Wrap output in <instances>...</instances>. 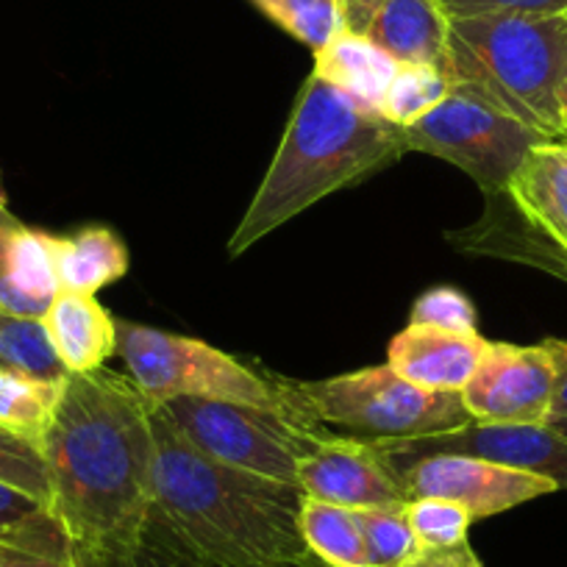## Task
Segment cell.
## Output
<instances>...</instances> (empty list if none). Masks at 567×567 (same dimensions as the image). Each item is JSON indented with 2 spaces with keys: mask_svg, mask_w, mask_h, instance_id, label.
I'll return each instance as SVG.
<instances>
[{
  "mask_svg": "<svg viewBox=\"0 0 567 567\" xmlns=\"http://www.w3.org/2000/svg\"><path fill=\"white\" fill-rule=\"evenodd\" d=\"M154 401L131 375L70 373L40 451L51 482L48 512L79 559L120 567L154 506Z\"/></svg>",
  "mask_w": 567,
  "mask_h": 567,
  "instance_id": "obj_1",
  "label": "cell"
},
{
  "mask_svg": "<svg viewBox=\"0 0 567 567\" xmlns=\"http://www.w3.org/2000/svg\"><path fill=\"white\" fill-rule=\"evenodd\" d=\"M151 420L156 526L220 567H301L312 556L301 537V489L209 460L156 401Z\"/></svg>",
  "mask_w": 567,
  "mask_h": 567,
  "instance_id": "obj_2",
  "label": "cell"
},
{
  "mask_svg": "<svg viewBox=\"0 0 567 567\" xmlns=\"http://www.w3.org/2000/svg\"><path fill=\"white\" fill-rule=\"evenodd\" d=\"M403 151V128L312 73L298 92L254 200L231 234L228 254H245L303 209L390 165Z\"/></svg>",
  "mask_w": 567,
  "mask_h": 567,
  "instance_id": "obj_3",
  "label": "cell"
},
{
  "mask_svg": "<svg viewBox=\"0 0 567 567\" xmlns=\"http://www.w3.org/2000/svg\"><path fill=\"white\" fill-rule=\"evenodd\" d=\"M445 73L545 140L567 136V14L451 18Z\"/></svg>",
  "mask_w": 567,
  "mask_h": 567,
  "instance_id": "obj_4",
  "label": "cell"
},
{
  "mask_svg": "<svg viewBox=\"0 0 567 567\" xmlns=\"http://www.w3.org/2000/svg\"><path fill=\"white\" fill-rule=\"evenodd\" d=\"M281 390L298 417L370 443L437 437L473 423L462 392L423 390L390 364L323 381H281Z\"/></svg>",
  "mask_w": 567,
  "mask_h": 567,
  "instance_id": "obj_5",
  "label": "cell"
},
{
  "mask_svg": "<svg viewBox=\"0 0 567 567\" xmlns=\"http://www.w3.org/2000/svg\"><path fill=\"white\" fill-rule=\"evenodd\" d=\"M117 357L128 368L134 384L156 403L206 398L292 412L281 381L265 379L204 340L167 334L140 323H117Z\"/></svg>",
  "mask_w": 567,
  "mask_h": 567,
  "instance_id": "obj_6",
  "label": "cell"
},
{
  "mask_svg": "<svg viewBox=\"0 0 567 567\" xmlns=\"http://www.w3.org/2000/svg\"><path fill=\"white\" fill-rule=\"evenodd\" d=\"M189 445L220 465L298 487V462L312 454L326 432L292 412L245 403L173 398L159 403Z\"/></svg>",
  "mask_w": 567,
  "mask_h": 567,
  "instance_id": "obj_7",
  "label": "cell"
},
{
  "mask_svg": "<svg viewBox=\"0 0 567 567\" xmlns=\"http://www.w3.org/2000/svg\"><path fill=\"white\" fill-rule=\"evenodd\" d=\"M403 142L406 151L456 165L487 195H506L517 167L545 136L467 86L454 84L440 106L403 128Z\"/></svg>",
  "mask_w": 567,
  "mask_h": 567,
  "instance_id": "obj_8",
  "label": "cell"
},
{
  "mask_svg": "<svg viewBox=\"0 0 567 567\" xmlns=\"http://www.w3.org/2000/svg\"><path fill=\"white\" fill-rule=\"evenodd\" d=\"M390 456V454H386ZM401 476L403 489L412 498L456 501L473 515V520L501 515L534 498L556 493V484L537 473L517 471L498 462L467 454H425L390 456Z\"/></svg>",
  "mask_w": 567,
  "mask_h": 567,
  "instance_id": "obj_9",
  "label": "cell"
},
{
  "mask_svg": "<svg viewBox=\"0 0 567 567\" xmlns=\"http://www.w3.org/2000/svg\"><path fill=\"white\" fill-rule=\"evenodd\" d=\"M556 392V362L548 346H484L476 373L462 390L473 423L545 425Z\"/></svg>",
  "mask_w": 567,
  "mask_h": 567,
  "instance_id": "obj_10",
  "label": "cell"
},
{
  "mask_svg": "<svg viewBox=\"0 0 567 567\" xmlns=\"http://www.w3.org/2000/svg\"><path fill=\"white\" fill-rule=\"evenodd\" d=\"M298 489L348 509H381L409 501L395 465L379 443L340 434H323L318 449L298 462Z\"/></svg>",
  "mask_w": 567,
  "mask_h": 567,
  "instance_id": "obj_11",
  "label": "cell"
},
{
  "mask_svg": "<svg viewBox=\"0 0 567 567\" xmlns=\"http://www.w3.org/2000/svg\"><path fill=\"white\" fill-rule=\"evenodd\" d=\"M390 456L467 454L498 462L517 471L537 473L567 489V437L545 425H489L471 423L437 437L409 440V443H379Z\"/></svg>",
  "mask_w": 567,
  "mask_h": 567,
  "instance_id": "obj_12",
  "label": "cell"
},
{
  "mask_svg": "<svg viewBox=\"0 0 567 567\" xmlns=\"http://www.w3.org/2000/svg\"><path fill=\"white\" fill-rule=\"evenodd\" d=\"M487 340L409 323L386 348V364L423 390L462 392L476 373Z\"/></svg>",
  "mask_w": 567,
  "mask_h": 567,
  "instance_id": "obj_13",
  "label": "cell"
},
{
  "mask_svg": "<svg viewBox=\"0 0 567 567\" xmlns=\"http://www.w3.org/2000/svg\"><path fill=\"white\" fill-rule=\"evenodd\" d=\"M56 296L51 234L0 212V309L20 318H45Z\"/></svg>",
  "mask_w": 567,
  "mask_h": 567,
  "instance_id": "obj_14",
  "label": "cell"
},
{
  "mask_svg": "<svg viewBox=\"0 0 567 567\" xmlns=\"http://www.w3.org/2000/svg\"><path fill=\"white\" fill-rule=\"evenodd\" d=\"M506 195L523 220L567 261V140H545L528 151Z\"/></svg>",
  "mask_w": 567,
  "mask_h": 567,
  "instance_id": "obj_15",
  "label": "cell"
},
{
  "mask_svg": "<svg viewBox=\"0 0 567 567\" xmlns=\"http://www.w3.org/2000/svg\"><path fill=\"white\" fill-rule=\"evenodd\" d=\"M449 23L440 0H384L364 37L398 64H434L445 70Z\"/></svg>",
  "mask_w": 567,
  "mask_h": 567,
  "instance_id": "obj_16",
  "label": "cell"
},
{
  "mask_svg": "<svg viewBox=\"0 0 567 567\" xmlns=\"http://www.w3.org/2000/svg\"><path fill=\"white\" fill-rule=\"evenodd\" d=\"M45 329L68 373H92L117 353V320L95 296L59 290L45 312Z\"/></svg>",
  "mask_w": 567,
  "mask_h": 567,
  "instance_id": "obj_17",
  "label": "cell"
},
{
  "mask_svg": "<svg viewBox=\"0 0 567 567\" xmlns=\"http://www.w3.org/2000/svg\"><path fill=\"white\" fill-rule=\"evenodd\" d=\"M398 68L401 64L390 53L351 31H340L329 45L315 51V75L375 112H381V101Z\"/></svg>",
  "mask_w": 567,
  "mask_h": 567,
  "instance_id": "obj_18",
  "label": "cell"
},
{
  "mask_svg": "<svg viewBox=\"0 0 567 567\" xmlns=\"http://www.w3.org/2000/svg\"><path fill=\"white\" fill-rule=\"evenodd\" d=\"M59 290L95 296L128 272V250L106 226L81 228L73 237H51Z\"/></svg>",
  "mask_w": 567,
  "mask_h": 567,
  "instance_id": "obj_19",
  "label": "cell"
},
{
  "mask_svg": "<svg viewBox=\"0 0 567 567\" xmlns=\"http://www.w3.org/2000/svg\"><path fill=\"white\" fill-rule=\"evenodd\" d=\"M301 537L309 554L329 567H373L357 509L303 495Z\"/></svg>",
  "mask_w": 567,
  "mask_h": 567,
  "instance_id": "obj_20",
  "label": "cell"
},
{
  "mask_svg": "<svg viewBox=\"0 0 567 567\" xmlns=\"http://www.w3.org/2000/svg\"><path fill=\"white\" fill-rule=\"evenodd\" d=\"M64 381H40L0 370V429L40 445L62 403Z\"/></svg>",
  "mask_w": 567,
  "mask_h": 567,
  "instance_id": "obj_21",
  "label": "cell"
},
{
  "mask_svg": "<svg viewBox=\"0 0 567 567\" xmlns=\"http://www.w3.org/2000/svg\"><path fill=\"white\" fill-rule=\"evenodd\" d=\"M0 370L40 381H64L68 368L53 348L42 318H20L0 309Z\"/></svg>",
  "mask_w": 567,
  "mask_h": 567,
  "instance_id": "obj_22",
  "label": "cell"
},
{
  "mask_svg": "<svg viewBox=\"0 0 567 567\" xmlns=\"http://www.w3.org/2000/svg\"><path fill=\"white\" fill-rule=\"evenodd\" d=\"M454 90V79L434 64H401L381 101V114L398 128L417 123L423 114L445 101Z\"/></svg>",
  "mask_w": 567,
  "mask_h": 567,
  "instance_id": "obj_23",
  "label": "cell"
},
{
  "mask_svg": "<svg viewBox=\"0 0 567 567\" xmlns=\"http://www.w3.org/2000/svg\"><path fill=\"white\" fill-rule=\"evenodd\" d=\"M0 567H79L51 512L0 539Z\"/></svg>",
  "mask_w": 567,
  "mask_h": 567,
  "instance_id": "obj_24",
  "label": "cell"
},
{
  "mask_svg": "<svg viewBox=\"0 0 567 567\" xmlns=\"http://www.w3.org/2000/svg\"><path fill=\"white\" fill-rule=\"evenodd\" d=\"M256 7L298 42L320 51L342 31L340 0H254Z\"/></svg>",
  "mask_w": 567,
  "mask_h": 567,
  "instance_id": "obj_25",
  "label": "cell"
},
{
  "mask_svg": "<svg viewBox=\"0 0 567 567\" xmlns=\"http://www.w3.org/2000/svg\"><path fill=\"white\" fill-rule=\"evenodd\" d=\"M357 517L373 567H403L420 554V545L406 520V504L357 509Z\"/></svg>",
  "mask_w": 567,
  "mask_h": 567,
  "instance_id": "obj_26",
  "label": "cell"
},
{
  "mask_svg": "<svg viewBox=\"0 0 567 567\" xmlns=\"http://www.w3.org/2000/svg\"><path fill=\"white\" fill-rule=\"evenodd\" d=\"M406 520L420 550L451 548V545L465 543L467 532L476 523L465 506L445 498L406 501Z\"/></svg>",
  "mask_w": 567,
  "mask_h": 567,
  "instance_id": "obj_27",
  "label": "cell"
},
{
  "mask_svg": "<svg viewBox=\"0 0 567 567\" xmlns=\"http://www.w3.org/2000/svg\"><path fill=\"white\" fill-rule=\"evenodd\" d=\"M0 482L31 495L40 504H51V482L40 445L7 429H0Z\"/></svg>",
  "mask_w": 567,
  "mask_h": 567,
  "instance_id": "obj_28",
  "label": "cell"
},
{
  "mask_svg": "<svg viewBox=\"0 0 567 567\" xmlns=\"http://www.w3.org/2000/svg\"><path fill=\"white\" fill-rule=\"evenodd\" d=\"M414 326H434V329L456 331V334H478L476 331V307L465 292L454 287H434L414 301L412 318Z\"/></svg>",
  "mask_w": 567,
  "mask_h": 567,
  "instance_id": "obj_29",
  "label": "cell"
},
{
  "mask_svg": "<svg viewBox=\"0 0 567 567\" xmlns=\"http://www.w3.org/2000/svg\"><path fill=\"white\" fill-rule=\"evenodd\" d=\"M120 567H220V565H212V561L195 556L193 550H187L182 543H176L165 528H159L148 517V526H145V532H142L140 543L134 545L128 559H125Z\"/></svg>",
  "mask_w": 567,
  "mask_h": 567,
  "instance_id": "obj_30",
  "label": "cell"
},
{
  "mask_svg": "<svg viewBox=\"0 0 567 567\" xmlns=\"http://www.w3.org/2000/svg\"><path fill=\"white\" fill-rule=\"evenodd\" d=\"M449 18L473 14H567V0H440Z\"/></svg>",
  "mask_w": 567,
  "mask_h": 567,
  "instance_id": "obj_31",
  "label": "cell"
},
{
  "mask_svg": "<svg viewBox=\"0 0 567 567\" xmlns=\"http://www.w3.org/2000/svg\"><path fill=\"white\" fill-rule=\"evenodd\" d=\"M45 504H40V501L31 498V495L20 493V489L0 482V539L20 532V528L29 526L31 520H37V517L45 515Z\"/></svg>",
  "mask_w": 567,
  "mask_h": 567,
  "instance_id": "obj_32",
  "label": "cell"
},
{
  "mask_svg": "<svg viewBox=\"0 0 567 567\" xmlns=\"http://www.w3.org/2000/svg\"><path fill=\"white\" fill-rule=\"evenodd\" d=\"M403 567H484L482 559L476 556V550L471 548V543L451 545V548H437V550H420L412 561H406Z\"/></svg>",
  "mask_w": 567,
  "mask_h": 567,
  "instance_id": "obj_33",
  "label": "cell"
},
{
  "mask_svg": "<svg viewBox=\"0 0 567 567\" xmlns=\"http://www.w3.org/2000/svg\"><path fill=\"white\" fill-rule=\"evenodd\" d=\"M381 3H384V0H340L342 31H351V34H362V37L368 34L370 23H373Z\"/></svg>",
  "mask_w": 567,
  "mask_h": 567,
  "instance_id": "obj_34",
  "label": "cell"
},
{
  "mask_svg": "<svg viewBox=\"0 0 567 567\" xmlns=\"http://www.w3.org/2000/svg\"><path fill=\"white\" fill-rule=\"evenodd\" d=\"M550 357L556 362V392L550 417H567V342L565 340H545ZM548 417V420H550Z\"/></svg>",
  "mask_w": 567,
  "mask_h": 567,
  "instance_id": "obj_35",
  "label": "cell"
},
{
  "mask_svg": "<svg viewBox=\"0 0 567 567\" xmlns=\"http://www.w3.org/2000/svg\"><path fill=\"white\" fill-rule=\"evenodd\" d=\"M548 425L554 429V432H559L561 437H567V417H550Z\"/></svg>",
  "mask_w": 567,
  "mask_h": 567,
  "instance_id": "obj_36",
  "label": "cell"
},
{
  "mask_svg": "<svg viewBox=\"0 0 567 567\" xmlns=\"http://www.w3.org/2000/svg\"><path fill=\"white\" fill-rule=\"evenodd\" d=\"M0 212H9V195L7 187H3V178H0Z\"/></svg>",
  "mask_w": 567,
  "mask_h": 567,
  "instance_id": "obj_37",
  "label": "cell"
},
{
  "mask_svg": "<svg viewBox=\"0 0 567 567\" xmlns=\"http://www.w3.org/2000/svg\"><path fill=\"white\" fill-rule=\"evenodd\" d=\"M561 109H565V120H567V73H565V86H561Z\"/></svg>",
  "mask_w": 567,
  "mask_h": 567,
  "instance_id": "obj_38",
  "label": "cell"
},
{
  "mask_svg": "<svg viewBox=\"0 0 567 567\" xmlns=\"http://www.w3.org/2000/svg\"><path fill=\"white\" fill-rule=\"evenodd\" d=\"M301 567H329V565H323V561H320V559H315V556H309V559L303 561Z\"/></svg>",
  "mask_w": 567,
  "mask_h": 567,
  "instance_id": "obj_39",
  "label": "cell"
},
{
  "mask_svg": "<svg viewBox=\"0 0 567 567\" xmlns=\"http://www.w3.org/2000/svg\"><path fill=\"white\" fill-rule=\"evenodd\" d=\"M565 140H567V136H565Z\"/></svg>",
  "mask_w": 567,
  "mask_h": 567,
  "instance_id": "obj_40",
  "label": "cell"
}]
</instances>
